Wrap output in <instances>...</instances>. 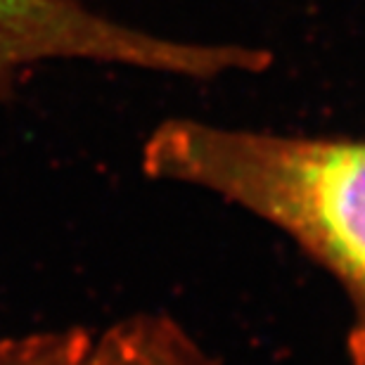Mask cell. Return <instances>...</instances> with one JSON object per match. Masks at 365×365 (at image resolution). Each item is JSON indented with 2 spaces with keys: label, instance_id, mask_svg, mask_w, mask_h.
I'll return each instance as SVG.
<instances>
[{
  "label": "cell",
  "instance_id": "cell-1",
  "mask_svg": "<svg viewBox=\"0 0 365 365\" xmlns=\"http://www.w3.org/2000/svg\"><path fill=\"white\" fill-rule=\"evenodd\" d=\"M143 169L223 197L294 240L346 292V351L365 365V140L166 119L143 145Z\"/></svg>",
  "mask_w": 365,
  "mask_h": 365
},
{
  "label": "cell",
  "instance_id": "cell-2",
  "mask_svg": "<svg viewBox=\"0 0 365 365\" xmlns=\"http://www.w3.org/2000/svg\"><path fill=\"white\" fill-rule=\"evenodd\" d=\"M53 62H100L207 81L271 67L268 50L237 43H185L148 34L83 0H0V98Z\"/></svg>",
  "mask_w": 365,
  "mask_h": 365
},
{
  "label": "cell",
  "instance_id": "cell-3",
  "mask_svg": "<svg viewBox=\"0 0 365 365\" xmlns=\"http://www.w3.org/2000/svg\"><path fill=\"white\" fill-rule=\"evenodd\" d=\"M62 365H223L166 313H135L88 330Z\"/></svg>",
  "mask_w": 365,
  "mask_h": 365
},
{
  "label": "cell",
  "instance_id": "cell-4",
  "mask_svg": "<svg viewBox=\"0 0 365 365\" xmlns=\"http://www.w3.org/2000/svg\"><path fill=\"white\" fill-rule=\"evenodd\" d=\"M91 327H57L0 337V365H62L88 337Z\"/></svg>",
  "mask_w": 365,
  "mask_h": 365
}]
</instances>
